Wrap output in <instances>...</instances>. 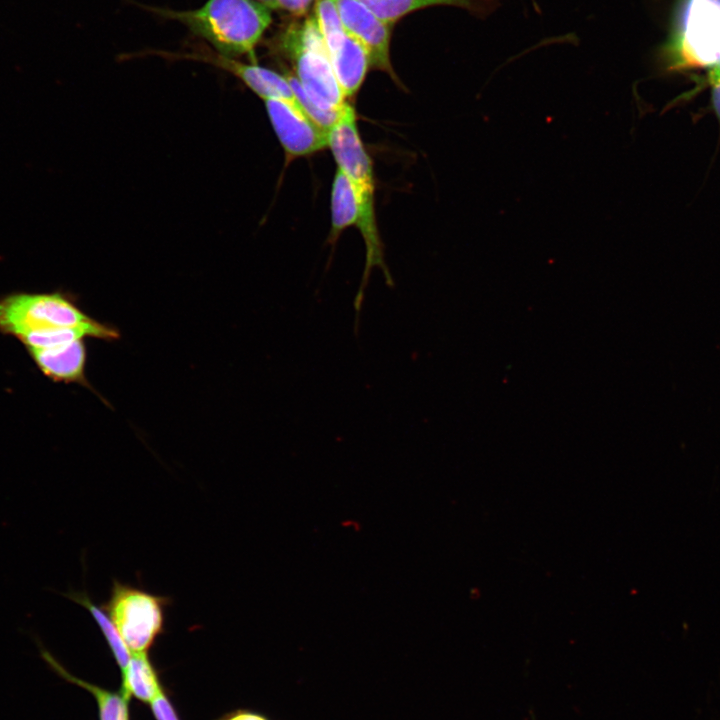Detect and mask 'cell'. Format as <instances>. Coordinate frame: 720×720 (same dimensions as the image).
I'll use <instances>...</instances> for the list:
<instances>
[{
  "label": "cell",
  "instance_id": "1",
  "mask_svg": "<svg viewBox=\"0 0 720 720\" xmlns=\"http://www.w3.org/2000/svg\"><path fill=\"white\" fill-rule=\"evenodd\" d=\"M159 14L185 25L218 54H252L271 24V9L256 0H208L193 10L159 9Z\"/></svg>",
  "mask_w": 720,
  "mask_h": 720
},
{
  "label": "cell",
  "instance_id": "2",
  "mask_svg": "<svg viewBox=\"0 0 720 720\" xmlns=\"http://www.w3.org/2000/svg\"><path fill=\"white\" fill-rule=\"evenodd\" d=\"M328 147L332 151L338 169L347 176L354 187L361 206L362 219L358 228L365 240L367 250L361 289H364L373 266L381 267L385 271L387 281L391 282L383 259L376 222L372 162L360 138L352 106L349 105L340 120L328 131Z\"/></svg>",
  "mask_w": 720,
  "mask_h": 720
},
{
  "label": "cell",
  "instance_id": "3",
  "mask_svg": "<svg viewBox=\"0 0 720 720\" xmlns=\"http://www.w3.org/2000/svg\"><path fill=\"white\" fill-rule=\"evenodd\" d=\"M720 55V0H681L658 60L665 71L711 69Z\"/></svg>",
  "mask_w": 720,
  "mask_h": 720
},
{
  "label": "cell",
  "instance_id": "4",
  "mask_svg": "<svg viewBox=\"0 0 720 720\" xmlns=\"http://www.w3.org/2000/svg\"><path fill=\"white\" fill-rule=\"evenodd\" d=\"M281 42L294 66L295 77L309 100L322 111L345 109L348 103L334 74L314 16L301 24L291 25Z\"/></svg>",
  "mask_w": 720,
  "mask_h": 720
},
{
  "label": "cell",
  "instance_id": "5",
  "mask_svg": "<svg viewBox=\"0 0 720 720\" xmlns=\"http://www.w3.org/2000/svg\"><path fill=\"white\" fill-rule=\"evenodd\" d=\"M171 602L168 596L113 579L109 597L102 605L129 651L141 653L164 631Z\"/></svg>",
  "mask_w": 720,
  "mask_h": 720
},
{
  "label": "cell",
  "instance_id": "6",
  "mask_svg": "<svg viewBox=\"0 0 720 720\" xmlns=\"http://www.w3.org/2000/svg\"><path fill=\"white\" fill-rule=\"evenodd\" d=\"M63 293H13L0 298V332L16 336L49 327H75L91 323Z\"/></svg>",
  "mask_w": 720,
  "mask_h": 720
},
{
  "label": "cell",
  "instance_id": "7",
  "mask_svg": "<svg viewBox=\"0 0 720 720\" xmlns=\"http://www.w3.org/2000/svg\"><path fill=\"white\" fill-rule=\"evenodd\" d=\"M314 18L344 96H353L370 67L364 47L350 35L339 16L334 0H316Z\"/></svg>",
  "mask_w": 720,
  "mask_h": 720
},
{
  "label": "cell",
  "instance_id": "8",
  "mask_svg": "<svg viewBox=\"0 0 720 720\" xmlns=\"http://www.w3.org/2000/svg\"><path fill=\"white\" fill-rule=\"evenodd\" d=\"M272 127L289 158L313 154L328 147V131L302 109L281 99L263 100Z\"/></svg>",
  "mask_w": 720,
  "mask_h": 720
},
{
  "label": "cell",
  "instance_id": "9",
  "mask_svg": "<svg viewBox=\"0 0 720 720\" xmlns=\"http://www.w3.org/2000/svg\"><path fill=\"white\" fill-rule=\"evenodd\" d=\"M343 26L365 49L370 67L395 79L390 61L391 25L358 0H334Z\"/></svg>",
  "mask_w": 720,
  "mask_h": 720
},
{
  "label": "cell",
  "instance_id": "10",
  "mask_svg": "<svg viewBox=\"0 0 720 720\" xmlns=\"http://www.w3.org/2000/svg\"><path fill=\"white\" fill-rule=\"evenodd\" d=\"M183 58L203 61L223 69L240 79L263 100L281 99L299 104L286 76L256 64H246L235 58L210 52L183 54Z\"/></svg>",
  "mask_w": 720,
  "mask_h": 720
},
{
  "label": "cell",
  "instance_id": "11",
  "mask_svg": "<svg viewBox=\"0 0 720 720\" xmlns=\"http://www.w3.org/2000/svg\"><path fill=\"white\" fill-rule=\"evenodd\" d=\"M41 372L54 381L87 386L86 347L83 339L52 348H27Z\"/></svg>",
  "mask_w": 720,
  "mask_h": 720
},
{
  "label": "cell",
  "instance_id": "12",
  "mask_svg": "<svg viewBox=\"0 0 720 720\" xmlns=\"http://www.w3.org/2000/svg\"><path fill=\"white\" fill-rule=\"evenodd\" d=\"M381 20L392 25L415 10L438 6H456L470 13L485 17L493 13L503 0H358Z\"/></svg>",
  "mask_w": 720,
  "mask_h": 720
},
{
  "label": "cell",
  "instance_id": "13",
  "mask_svg": "<svg viewBox=\"0 0 720 720\" xmlns=\"http://www.w3.org/2000/svg\"><path fill=\"white\" fill-rule=\"evenodd\" d=\"M17 337L27 348H52L64 345L85 337L104 340L119 338L114 328L96 320L86 325L75 327H49L22 332Z\"/></svg>",
  "mask_w": 720,
  "mask_h": 720
},
{
  "label": "cell",
  "instance_id": "14",
  "mask_svg": "<svg viewBox=\"0 0 720 720\" xmlns=\"http://www.w3.org/2000/svg\"><path fill=\"white\" fill-rule=\"evenodd\" d=\"M361 219V206L354 187L347 176L337 169L331 192L330 240L337 239L341 231L349 226L359 227Z\"/></svg>",
  "mask_w": 720,
  "mask_h": 720
},
{
  "label": "cell",
  "instance_id": "15",
  "mask_svg": "<svg viewBox=\"0 0 720 720\" xmlns=\"http://www.w3.org/2000/svg\"><path fill=\"white\" fill-rule=\"evenodd\" d=\"M37 646L40 650L42 659L61 677L71 681L77 685H81L95 696L98 706L100 720H128L127 700L123 693H111L97 686L91 685L83 680L76 678L65 670L61 664L53 657V655L42 645L36 638Z\"/></svg>",
  "mask_w": 720,
  "mask_h": 720
},
{
  "label": "cell",
  "instance_id": "16",
  "mask_svg": "<svg viewBox=\"0 0 720 720\" xmlns=\"http://www.w3.org/2000/svg\"><path fill=\"white\" fill-rule=\"evenodd\" d=\"M62 595L69 600L77 603L84 607L92 616L100 631L105 637L119 667L121 668L122 674L125 672L131 652L125 645L120 634L118 633L115 625L113 624L110 616L106 612L102 604L98 605L93 602L91 597L86 591H77L69 589L68 592L62 593Z\"/></svg>",
  "mask_w": 720,
  "mask_h": 720
},
{
  "label": "cell",
  "instance_id": "17",
  "mask_svg": "<svg viewBox=\"0 0 720 720\" xmlns=\"http://www.w3.org/2000/svg\"><path fill=\"white\" fill-rule=\"evenodd\" d=\"M122 676L121 692L126 698L133 694L142 701L151 702L161 691L146 652L131 653L128 666Z\"/></svg>",
  "mask_w": 720,
  "mask_h": 720
},
{
  "label": "cell",
  "instance_id": "18",
  "mask_svg": "<svg viewBox=\"0 0 720 720\" xmlns=\"http://www.w3.org/2000/svg\"><path fill=\"white\" fill-rule=\"evenodd\" d=\"M151 708L157 720H179L171 703L162 691L151 701Z\"/></svg>",
  "mask_w": 720,
  "mask_h": 720
},
{
  "label": "cell",
  "instance_id": "19",
  "mask_svg": "<svg viewBox=\"0 0 720 720\" xmlns=\"http://www.w3.org/2000/svg\"><path fill=\"white\" fill-rule=\"evenodd\" d=\"M315 0H276L277 7L293 15L301 16L308 12Z\"/></svg>",
  "mask_w": 720,
  "mask_h": 720
},
{
  "label": "cell",
  "instance_id": "20",
  "mask_svg": "<svg viewBox=\"0 0 720 720\" xmlns=\"http://www.w3.org/2000/svg\"><path fill=\"white\" fill-rule=\"evenodd\" d=\"M707 80L711 87V102L713 110L720 122V73L709 71Z\"/></svg>",
  "mask_w": 720,
  "mask_h": 720
},
{
  "label": "cell",
  "instance_id": "21",
  "mask_svg": "<svg viewBox=\"0 0 720 720\" xmlns=\"http://www.w3.org/2000/svg\"><path fill=\"white\" fill-rule=\"evenodd\" d=\"M225 720H271L265 715L251 711H237Z\"/></svg>",
  "mask_w": 720,
  "mask_h": 720
},
{
  "label": "cell",
  "instance_id": "22",
  "mask_svg": "<svg viewBox=\"0 0 720 720\" xmlns=\"http://www.w3.org/2000/svg\"><path fill=\"white\" fill-rule=\"evenodd\" d=\"M256 1L261 2L262 4L269 7L271 10L278 8L276 0H256Z\"/></svg>",
  "mask_w": 720,
  "mask_h": 720
}]
</instances>
